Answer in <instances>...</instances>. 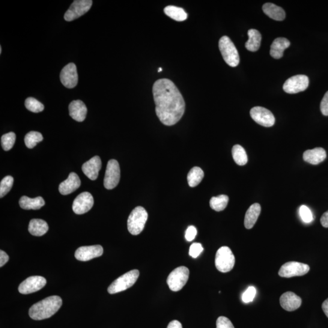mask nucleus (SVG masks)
I'll list each match as a JSON object with an SVG mask.
<instances>
[{"instance_id": "nucleus-36", "label": "nucleus", "mask_w": 328, "mask_h": 328, "mask_svg": "<svg viewBox=\"0 0 328 328\" xmlns=\"http://www.w3.org/2000/svg\"><path fill=\"white\" fill-rule=\"evenodd\" d=\"M300 215L304 223H310L313 221V215L311 211L306 205H303L300 207Z\"/></svg>"}, {"instance_id": "nucleus-20", "label": "nucleus", "mask_w": 328, "mask_h": 328, "mask_svg": "<svg viewBox=\"0 0 328 328\" xmlns=\"http://www.w3.org/2000/svg\"><path fill=\"white\" fill-rule=\"evenodd\" d=\"M70 115L74 120L83 122L87 114V108L81 100H74L70 104Z\"/></svg>"}, {"instance_id": "nucleus-32", "label": "nucleus", "mask_w": 328, "mask_h": 328, "mask_svg": "<svg viewBox=\"0 0 328 328\" xmlns=\"http://www.w3.org/2000/svg\"><path fill=\"white\" fill-rule=\"evenodd\" d=\"M42 135L37 131H31L25 136V142L27 147L33 148L36 146L37 143L43 141Z\"/></svg>"}, {"instance_id": "nucleus-28", "label": "nucleus", "mask_w": 328, "mask_h": 328, "mask_svg": "<svg viewBox=\"0 0 328 328\" xmlns=\"http://www.w3.org/2000/svg\"><path fill=\"white\" fill-rule=\"evenodd\" d=\"M163 11L167 16L177 22H183L187 19V14L183 8L175 6H168Z\"/></svg>"}, {"instance_id": "nucleus-5", "label": "nucleus", "mask_w": 328, "mask_h": 328, "mask_svg": "<svg viewBox=\"0 0 328 328\" xmlns=\"http://www.w3.org/2000/svg\"><path fill=\"white\" fill-rule=\"evenodd\" d=\"M139 277L138 270H132L119 277L108 288V293L115 294L127 290L135 284Z\"/></svg>"}, {"instance_id": "nucleus-22", "label": "nucleus", "mask_w": 328, "mask_h": 328, "mask_svg": "<svg viewBox=\"0 0 328 328\" xmlns=\"http://www.w3.org/2000/svg\"><path fill=\"white\" fill-rule=\"evenodd\" d=\"M291 45L290 41L287 38L279 37L273 41L270 46V54L273 58L280 59L283 56L285 50Z\"/></svg>"}, {"instance_id": "nucleus-12", "label": "nucleus", "mask_w": 328, "mask_h": 328, "mask_svg": "<svg viewBox=\"0 0 328 328\" xmlns=\"http://www.w3.org/2000/svg\"><path fill=\"white\" fill-rule=\"evenodd\" d=\"M250 114L253 120L262 126L270 127L275 124L276 119L272 113L264 107H253Z\"/></svg>"}, {"instance_id": "nucleus-45", "label": "nucleus", "mask_w": 328, "mask_h": 328, "mask_svg": "<svg viewBox=\"0 0 328 328\" xmlns=\"http://www.w3.org/2000/svg\"><path fill=\"white\" fill-rule=\"evenodd\" d=\"M322 309L328 318V299L324 301V302L322 304Z\"/></svg>"}, {"instance_id": "nucleus-3", "label": "nucleus", "mask_w": 328, "mask_h": 328, "mask_svg": "<svg viewBox=\"0 0 328 328\" xmlns=\"http://www.w3.org/2000/svg\"><path fill=\"white\" fill-rule=\"evenodd\" d=\"M148 220V213L144 207L138 206L134 209L128 217L127 226L131 234L138 235L141 233Z\"/></svg>"}, {"instance_id": "nucleus-31", "label": "nucleus", "mask_w": 328, "mask_h": 328, "mask_svg": "<svg viewBox=\"0 0 328 328\" xmlns=\"http://www.w3.org/2000/svg\"><path fill=\"white\" fill-rule=\"evenodd\" d=\"M229 200V197L225 195L212 197L210 201V206L216 211H223L228 205Z\"/></svg>"}, {"instance_id": "nucleus-37", "label": "nucleus", "mask_w": 328, "mask_h": 328, "mask_svg": "<svg viewBox=\"0 0 328 328\" xmlns=\"http://www.w3.org/2000/svg\"><path fill=\"white\" fill-rule=\"evenodd\" d=\"M256 290L253 286H249L242 295V300L244 303L252 302L255 297Z\"/></svg>"}, {"instance_id": "nucleus-23", "label": "nucleus", "mask_w": 328, "mask_h": 328, "mask_svg": "<svg viewBox=\"0 0 328 328\" xmlns=\"http://www.w3.org/2000/svg\"><path fill=\"white\" fill-rule=\"evenodd\" d=\"M19 204L21 208L25 210H38L44 206L45 202L42 197L38 196L35 198H30L23 196L20 198Z\"/></svg>"}, {"instance_id": "nucleus-10", "label": "nucleus", "mask_w": 328, "mask_h": 328, "mask_svg": "<svg viewBox=\"0 0 328 328\" xmlns=\"http://www.w3.org/2000/svg\"><path fill=\"white\" fill-rule=\"evenodd\" d=\"M92 5L91 0H76L73 3L68 10L66 12L64 19L67 22H71L83 16L90 10Z\"/></svg>"}, {"instance_id": "nucleus-9", "label": "nucleus", "mask_w": 328, "mask_h": 328, "mask_svg": "<svg viewBox=\"0 0 328 328\" xmlns=\"http://www.w3.org/2000/svg\"><path fill=\"white\" fill-rule=\"evenodd\" d=\"M309 269L310 267L308 264L299 262H288L280 268L279 275L284 278L303 276L308 274Z\"/></svg>"}, {"instance_id": "nucleus-17", "label": "nucleus", "mask_w": 328, "mask_h": 328, "mask_svg": "<svg viewBox=\"0 0 328 328\" xmlns=\"http://www.w3.org/2000/svg\"><path fill=\"white\" fill-rule=\"evenodd\" d=\"M280 305L287 311H294L302 305V299L294 292H287L283 294L280 299Z\"/></svg>"}, {"instance_id": "nucleus-39", "label": "nucleus", "mask_w": 328, "mask_h": 328, "mask_svg": "<svg viewBox=\"0 0 328 328\" xmlns=\"http://www.w3.org/2000/svg\"><path fill=\"white\" fill-rule=\"evenodd\" d=\"M216 328H235L233 324L228 318L220 317L216 320Z\"/></svg>"}, {"instance_id": "nucleus-27", "label": "nucleus", "mask_w": 328, "mask_h": 328, "mask_svg": "<svg viewBox=\"0 0 328 328\" xmlns=\"http://www.w3.org/2000/svg\"><path fill=\"white\" fill-rule=\"evenodd\" d=\"M249 40L245 44L246 49L249 51H257L261 45L262 37L260 33L256 29H250L248 33Z\"/></svg>"}, {"instance_id": "nucleus-38", "label": "nucleus", "mask_w": 328, "mask_h": 328, "mask_svg": "<svg viewBox=\"0 0 328 328\" xmlns=\"http://www.w3.org/2000/svg\"><path fill=\"white\" fill-rule=\"evenodd\" d=\"M203 250V247H202L201 244L198 243H193L190 247L189 255L192 257L196 258L201 254Z\"/></svg>"}, {"instance_id": "nucleus-24", "label": "nucleus", "mask_w": 328, "mask_h": 328, "mask_svg": "<svg viewBox=\"0 0 328 328\" xmlns=\"http://www.w3.org/2000/svg\"><path fill=\"white\" fill-rule=\"evenodd\" d=\"M261 210L260 205L255 203L252 204L247 210L244 218V226L247 229H252L254 226L260 214Z\"/></svg>"}, {"instance_id": "nucleus-25", "label": "nucleus", "mask_w": 328, "mask_h": 328, "mask_svg": "<svg viewBox=\"0 0 328 328\" xmlns=\"http://www.w3.org/2000/svg\"><path fill=\"white\" fill-rule=\"evenodd\" d=\"M49 227L45 221L40 219L31 220L28 226L29 233L34 236L41 237L48 231Z\"/></svg>"}, {"instance_id": "nucleus-16", "label": "nucleus", "mask_w": 328, "mask_h": 328, "mask_svg": "<svg viewBox=\"0 0 328 328\" xmlns=\"http://www.w3.org/2000/svg\"><path fill=\"white\" fill-rule=\"evenodd\" d=\"M103 253L102 246L94 245L80 247L75 252V257L79 261H88L91 259L99 257Z\"/></svg>"}, {"instance_id": "nucleus-11", "label": "nucleus", "mask_w": 328, "mask_h": 328, "mask_svg": "<svg viewBox=\"0 0 328 328\" xmlns=\"http://www.w3.org/2000/svg\"><path fill=\"white\" fill-rule=\"evenodd\" d=\"M309 83V78L305 75L294 76L286 80L283 85V90L286 93L296 94L306 90Z\"/></svg>"}, {"instance_id": "nucleus-35", "label": "nucleus", "mask_w": 328, "mask_h": 328, "mask_svg": "<svg viewBox=\"0 0 328 328\" xmlns=\"http://www.w3.org/2000/svg\"><path fill=\"white\" fill-rule=\"evenodd\" d=\"M16 135L13 132H10L2 137V146L5 151L10 150L16 142Z\"/></svg>"}, {"instance_id": "nucleus-8", "label": "nucleus", "mask_w": 328, "mask_h": 328, "mask_svg": "<svg viewBox=\"0 0 328 328\" xmlns=\"http://www.w3.org/2000/svg\"><path fill=\"white\" fill-rule=\"evenodd\" d=\"M120 178V167L118 161L115 159L109 160L104 178V187L108 190L115 189L118 186Z\"/></svg>"}, {"instance_id": "nucleus-40", "label": "nucleus", "mask_w": 328, "mask_h": 328, "mask_svg": "<svg viewBox=\"0 0 328 328\" xmlns=\"http://www.w3.org/2000/svg\"><path fill=\"white\" fill-rule=\"evenodd\" d=\"M197 235V229L195 226H190L189 228H187L186 232V235H185V237L187 241H192L195 239Z\"/></svg>"}, {"instance_id": "nucleus-15", "label": "nucleus", "mask_w": 328, "mask_h": 328, "mask_svg": "<svg viewBox=\"0 0 328 328\" xmlns=\"http://www.w3.org/2000/svg\"><path fill=\"white\" fill-rule=\"evenodd\" d=\"M61 80L62 84L68 88H73L78 83V74L77 68L73 63L65 66L61 73Z\"/></svg>"}, {"instance_id": "nucleus-41", "label": "nucleus", "mask_w": 328, "mask_h": 328, "mask_svg": "<svg viewBox=\"0 0 328 328\" xmlns=\"http://www.w3.org/2000/svg\"><path fill=\"white\" fill-rule=\"evenodd\" d=\"M320 110L324 116H328V91L325 93L320 103Z\"/></svg>"}, {"instance_id": "nucleus-46", "label": "nucleus", "mask_w": 328, "mask_h": 328, "mask_svg": "<svg viewBox=\"0 0 328 328\" xmlns=\"http://www.w3.org/2000/svg\"><path fill=\"white\" fill-rule=\"evenodd\" d=\"M162 71V68H159V69H158V72L160 73L161 71Z\"/></svg>"}, {"instance_id": "nucleus-34", "label": "nucleus", "mask_w": 328, "mask_h": 328, "mask_svg": "<svg viewBox=\"0 0 328 328\" xmlns=\"http://www.w3.org/2000/svg\"><path fill=\"white\" fill-rule=\"evenodd\" d=\"M13 183L14 178L11 176H7L3 179L0 183V198H2L10 192Z\"/></svg>"}, {"instance_id": "nucleus-33", "label": "nucleus", "mask_w": 328, "mask_h": 328, "mask_svg": "<svg viewBox=\"0 0 328 328\" xmlns=\"http://www.w3.org/2000/svg\"><path fill=\"white\" fill-rule=\"evenodd\" d=\"M27 110L33 113H40L43 111L44 105L42 103L33 97H29L25 101Z\"/></svg>"}, {"instance_id": "nucleus-4", "label": "nucleus", "mask_w": 328, "mask_h": 328, "mask_svg": "<svg viewBox=\"0 0 328 328\" xmlns=\"http://www.w3.org/2000/svg\"><path fill=\"white\" fill-rule=\"evenodd\" d=\"M219 48L223 58L230 67H236L239 65V53L231 38L228 36L221 38L219 41Z\"/></svg>"}, {"instance_id": "nucleus-30", "label": "nucleus", "mask_w": 328, "mask_h": 328, "mask_svg": "<svg viewBox=\"0 0 328 328\" xmlns=\"http://www.w3.org/2000/svg\"><path fill=\"white\" fill-rule=\"evenodd\" d=\"M232 156H233L235 162L238 166H243L246 165L248 161L247 155L245 150L240 145H235L232 148Z\"/></svg>"}, {"instance_id": "nucleus-13", "label": "nucleus", "mask_w": 328, "mask_h": 328, "mask_svg": "<svg viewBox=\"0 0 328 328\" xmlns=\"http://www.w3.org/2000/svg\"><path fill=\"white\" fill-rule=\"evenodd\" d=\"M46 280L41 276H31L24 280L19 286L20 294H29L40 291L46 285Z\"/></svg>"}, {"instance_id": "nucleus-7", "label": "nucleus", "mask_w": 328, "mask_h": 328, "mask_svg": "<svg viewBox=\"0 0 328 328\" xmlns=\"http://www.w3.org/2000/svg\"><path fill=\"white\" fill-rule=\"evenodd\" d=\"M189 278V269L186 267L180 266L170 274L167 283L171 290L177 292L183 288Z\"/></svg>"}, {"instance_id": "nucleus-14", "label": "nucleus", "mask_w": 328, "mask_h": 328, "mask_svg": "<svg viewBox=\"0 0 328 328\" xmlns=\"http://www.w3.org/2000/svg\"><path fill=\"white\" fill-rule=\"evenodd\" d=\"M94 205V198L89 192H83L77 196L73 204L74 212L77 214L87 213Z\"/></svg>"}, {"instance_id": "nucleus-43", "label": "nucleus", "mask_w": 328, "mask_h": 328, "mask_svg": "<svg viewBox=\"0 0 328 328\" xmlns=\"http://www.w3.org/2000/svg\"><path fill=\"white\" fill-rule=\"evenodd\" d=\"M320 222L324 228H328V210L321 216Z\"/></svg>"}, {"instance_id": "nucleus-29", "label": "nucleus", "mask_w": 328, "mask_h": 328, "mask_svg": "<svg viewBox=\"0 0 328 328\" xmlns=\"http://www.w3.org/2000/svg\"><path fill=\"white\" fill-rule=\"evenodd\" d=\"M204 177V172L202 171L201 168H198V167L192 168L187 175V181L189 186L195 187L198 186L201 183Z\"/></svg>"}, {"instance_id": "nucleus-6", "label": "nucleus", "mask_w": 328, "mask_h": 328, "mask_svg": "<svg viewBox=\"0 0 328 328\" xmlns=\"http://www.w3.org/2000/svg\"><path fill=\"white\" fill-rule=\"evenodd\" d=\"M235 263V256L229 247L223 246L217 250L215 256V266L220 272H230L233 269Z\"/></svg>"}, {"instance_id": "nucleus-21", "label": "nucleus", "mask_w": 328, "mask_h": 328, "mask_svg": "<svg viewBox=\"0 0 328 328\" xmlns=\"http://www.w3.org/2000/svg\"><path fill=\"white\" fill-rule=\"evenodd\" d=\"M303 157L306 162L317 165L326 159V152L323 148H315L304 152Z\"/></svg>"}, {"instance_id": "nucleus-18", "label": "nucleus", "mask_w": 328, "mask_h": 328, "mask_svg": "<svg viewBox=\"0 0 328 328\" xmlns=\"http://www.w3.org/2000/svg\"><path fill=\"white\" fill-rule=\"evenodd\" d=\"M102 168V161L99 156H95L83 164L82 170L86 177L91 180H97L98 172Z\"/></svg>"}, {"instance_id": "nucleus-47", "label": "nucleus", "mask_w": 328, "mask_h": 328, "mask_svg": "<svg viewBox=\"0 0 328 328\" xmlns=\"http://www.w3.org/2000/svg\"><path fill=\"white\" fill-rule=\"evenodd\" d=\"M2 47H0V53H2Z\"/></svg>"}, {"instance_id": "nucleus-44", "label": "nucleus", "mask_w": 328, "mask_h": 328, "mask_svg": "<svg viewBox=\"0 0 328 328\" xmlns=\"http://www.w3.org/2000/svg\"><path fill=\"white\" fill-rule=\"evenodd\" d=\"M168 328H183L180 321L178 320H173L170 322Z\"/></svg>"}, {"instance_id": "nucleus-1", "label": "nucleus", "mask_w": 328, "mask_h": 328, "mask_svg": "<svg viewBox=\"0 0 328 328\" xmlns=\"http://www.w3.org/2000/svg\"><path fill=\"white\" fill-rule=\"evenodd\" d=\"M157 118L163 125L172 126L183 117L186 103L180 90L172 80L161 79L153 86Z\"/></svg>"}, {"instance_id": "nucleus-2", "label": "nucleus", "mask_w": 328, "mask_h": 328, "mask_svg": "<svg viewBox=\"0 0 328 328\" xmlns=\"http://www.w3.org/2000/svg\"><path fill=\"white\" fill-rule=\"evenodd\" d=\"M62 305L61 298L58 295H53L33 305L29 309V315L33 320H44L51 317L59 311Z\"/></svg>"}, {"instance_id": "nucleus-19", "label": "nucleus", "mask_w": 328, "mask_h": 328, "mask_svg": "<svg viewBox=\"0 0 328 328\" xmlns=\"http://www.w3.org/2000/svg\"><path fill=\"white\" fill-rule=\"evenodd\" d=\"M81 186V181H80L79 176L75 173L72 172L69 175V177L62 182L59 186V192L63 195H67L72 193Z\"/></svg>"}, {"instance_id": "nucleus-26", "label": "nucleus", "mask_w": 328, "mask_h": 328, "mask_svg": "<svg viewBox=\"0 0 328 328\" xmlns=\"http://www.w3.org/2000/svg\"><path fill=\"white\" fill-rule=\"evenodd\" d=\"M262 10L265 14L273 20L283 21L285 19V11L282 8L273 4L267 3V4H264L262 7Z\"/></svg>"}, {"instance_id": "nucleus-42", "label": "nucleus", "mask_w": 328, "mask_h": 328, "mask_svg": "<svg viewBox=\"0 0 328 328\" xmlns=\"http://www.w3.org/2000/svg\"><path fill=\"white\" fill-rule=\"evenodd\" d=\"M9 259H10V257H9L7 253L4 250H0V267H2L5 266L9 261Z\"/></svg>"}]
</instances>
